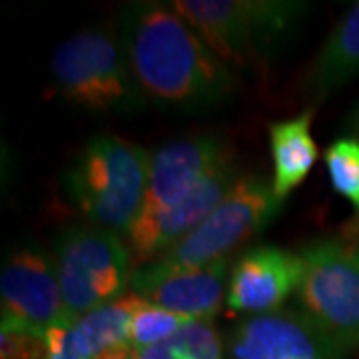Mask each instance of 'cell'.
<instances>
[{"label": "cell", "instance_id": "cell-5", "mask_svg": "<svg viewBox=\"0 0 359 359\" xmlns=\"http://www.w3.org/2000/svg\"><path fill=\"white\" fill-rule=\"evenodd\" d=\"M299 259V313L344 353L353 351L359 347V248L323 240Z\"/></svg>", "mask_w": 359, "mask_h": 359}, {"label": "cell", "instance_id": "cell-3", "mask_svg": "<svg viewBox=\"0 0 359 359\" xmlns=\"http://www.w3.org/2000/svg\"><path fill=\"white\" fill-rule=\"evenodd\" d=\"M52 88L94 114L128 116L146 108L122 42L108 26L84 28L66 39L52 56Z\"/></svg>", "mask_w": 359, "mask_h": 359}, {"label": "cell", "instance_id": "cell-14", "mask_svg": "<svg viewBox=\"0 0 359 359\" xmlns=\"http://www.w3.org/2000/svg\"><path fill=\"white\" fill-rule=\"evenodd\" d=\"M359 78V2L335 25L306 76L313 102H323Z\"/></svg>", "mask_w": 359, "mask_h": 359}, {"label": "cell", "instance_id": "cell-11", "mask_svg": "<svg viewBox=\"0 0 359 359\" xmlns=\"http://www.w3.org/2000/svg\"><path fill=\"white\" fill-rule=\"evenodd\" d=\"M231 359H346L334 341L299 311L248 316L230 337Z\"/></svg>", "mask_w": 359, "mask_h": 359}, {"label": "cell", "instance_id": "cell-4", "mask_svg": "<svg viewBox=\"0 0 359 359\" xmlns=\"http://www.w3.org/2000/svg\"><path fill=\"white\" fill-rule=\"evenodd\" d=\"M170 4L230 68L262 65L308 11V2L297 0H176Z\"/></svg>", "mask_w": 359, "mask_h": 359}, {"label": "cell", "instance_id": "cell-13", "mask_svg": "<svg viewBox=\"0 0 359 359\" xmlns=\"http://www.w3.org/2000/svg\"><path fill=\"white\" fill-rule=\"evenodd\" d=\"M299 276V254L276 245H256L233 264L226 304L245 316L278 311L283 302L297 292Z\"/></svg>", "mask_w": 359, "mask_h": 359}, {"label": "cell", "instance_id": "cell-2", "mask_svg": "<svg viewBox=\"0 0 359 359\" xmlns=\"http://www.w3.org/2000/svg\"><path fill=\"white\" fill-rule=\"evenodd\" d=\"M150 160L134 142L96 136L68 168L66 194L96 226L128 236L144 208Z\"/></svg>", "mask_w": 359, "mask_h": 359}, {"label": "cell", "instance_id": "cell-19", "mask_svg": "<svg viewBox=\"0 0 359 359\" xmlns=\"http://www.w3.org/2000/svg\"><path fill=\"white\" fill-rule=\"evenodd\" d=\"M190 321L196 320H190L186 316H180V313L168 311L146 302L132 318L130 344L134 349H146V347L164 344Z\"/></svg>", "mask_w": 359, "mask_h": 359}, {"label": "cell", "instance_id": "cell-17", "mask_svg": "<svg viewBox=\"0 0 359 359\" xmlns=\"http://www.w3.org/2000/svg\"><path fill=\"white\" fill-rule=\"evenodd\" d=\"M136 359H224L212 321H190L164 344L136 349Z\"/></svg>", "mask_w": 359, "mask_h": 359}, {"label": "cell", "instance_id": "cell-1", "mask_svg": "<svg viewBox=\"0 0 359 359\" xmlns=\"http://www.w3.org/2000/svg\"><path fill=\"white\" fill-rule=\"evenodd\" d=\"M118 39L148 104L204 112L228 102L236 74L168 2H132L118 14Z\"/></svg>", "mask_w": 359, "mask_h": 359}, {"label": "cell", "instance_id": "cell-21", "mask_svg": "<svg viewBox=\"0 0 359 359\" xmlns=\"http://www.w3.org/2000/svg\"><path fill=\"white\" fill-rule=\"evenodd\" d=\"M72 321L58 323L46 332V344H48V358L46 359H84L74 353L70 346L66 344V330Z\"/></svg>", "mask_w": 359, "mask_h": 359}, {"label": "cell", "instance_id": "cell-9", "mask_svg": "<svg viewBox=\"0 0 359 359\" xmlns=\"http://www.w3.org/2000/svg\"><path fill=\"white\" fill-rule=\"evenodd\" d=\"M240 182L238 170L226 158L186 200L152 218H138L128 231L130 252L144 266L164 256L204 222Z\"/></svg>", "mask_w": 359, "mask_h": 359}, {"label": "cell", "instance_id": "cell-6", "mask_svg": "<svg viewBox=\"0 0 359 359\" xmlns=\"http://www.w3.org/2000/svg\"><path fill=\"white\" fill-rule=\"evenodd\" d=\"M54 252L68 318L78 320L126 295L132 269L120 233L100 226H72L58 236Z\"/></svg>", "mask_w": 359, "mask_h": 359}, {"label": "cell", "instance_id": "cell-7", "mask_svg": "<svg viewBox=\"0 0 359 359\" xmlns=\"http://www.w3.org/2000/svg\"><path fill=\"white\" fill-rule=\"evenodd\" d=\"M282 205L271 182L257 176L240 178L226 200L190 236L154 262L172 268H205L222 262L231 250L268 228Z\"/></svg>", "mask_w": 359, "mask_h": 359}, {"label": "cell", "instance_id": "cell-8", "mask_svg": "<svg viewBox=\"0 0 359 359\" xmlns=\"http://www.w3.org/2000/svg\"><path fill=\"white\" fill-rule=\"evenodd\" d=\"M226 276L228 259L205 268H172L150 262L132 271L130 287L152 306L190 320L212 321L228 295Z\"/></svg>", "mask_w": 359, "mask_h": 359}, {"label": "cell", "instance_id": "cell-16", "mask_svg": "<svg viewBox=\"0 0 359 359\" xmlns=\"http://www.w3.org/2000/svg\"><path fill=\"white\" fill-rule=\"evenodd\" d=\"M144 304L140 295L126 294L90 311L68 325L66 344L84 359H98L114 347L132 346V318Z\"/></svg>", "mask_w": 359, "mask_h": 359}, {"label": "cell", "instance_id": "cell-10", "mask_svg": "<svg viewBox=\"0 0 359 359\" xmlns=\"http://www.w3.org/2000/svg\"><path fill=\"white\" fill-rule=\"evenodd\" d=\"M2 320L25 323L46 334L72 321L62 302L56 266L39 250H20L6 259L0 278Z\"/></svg>", "mask_w": 359, "mask_h": 359}, {"label": "cell", "instance_id": "cell-20", "mask_svg": "<svg viewBox=\"0 0 359 359\" xmlns=\"http://www.w3.org/2000/svg\"><path fill=\"white\" fill-rule=\"evenodd\" d=\"M46 334L28 327L25 323L2 320L0 330V359H46Z\"/></svg>", "mask_w": 359, "mask_h": 359}, {"label": "cell", "instance_id": "cell-22", "mask_svg": "<svg viewBox=\"0 0 359 359\" xmlns=\"http://www.w3.org/2000/svg\"><path fill=\"white\" fill-rule=\"evenodd\" d=\"M355 124L359 126V110H358V116H355Z\"/></svg>", "mask_w": 359, "mask_h": 359}, {"label": "cell", "instance_id": "cell-18", "mask_svg": "<svg viewBox=\"0 0 359 359\" xmlns=\"http://www.w3.org/2000/svg\"><path fill=\"white\" fill-rule=\"evenodd\" d=\"M334 190L359 212V140L339 138L323 154Z\"/></svg>", "mask_w": 359, "mask_h": 359}, {"label": "cell", "instance_id": "cell-12", "mask_svg": "<svg viewBox=\"0 0 359 359\" xmlns=\"http://www.w3.org/2000/svg\"><path fill=\"white\" fill-rule=\"evenodd\" d=\"M228 158L212 136L174 140L156 150L140 218H152L178 205Z\"/></svg>", "mask_w": 359, "mask_h": 359}, {"label": "cell", "instance_id": "cell-15", "mask_svg": "<svg viewBox=\"0 0 359 359\" xmlns=\"http://www.w3.org/2000/svg\"><path fill=\"white\" fill-rule=\"evenodd\" d=\"M313 110L308 108L290 120L269 124V148L273 162V192L285 200L308 178L318 162V144L311 138Z\"/></svg>", "mask_w": 359, "mask_h": 359}]
</instances>
